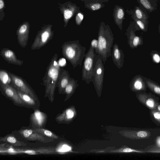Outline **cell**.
<instances>
[{
    "label": "cell",
    "instance_id": "9c48e42d",
    "mask_svg": "<svg viewBox=\"0 0 160 160\" xmlns=\"http://www.w3.org/2000/svg\"><path fill=\"white\" fill-rule=\"evenodd\" d=\"M18 132L23 138L29 141H39L44 143L54 141V139L43 136L30 127H23Z\"/></svg>",
    "mask_w": 160,
    "mask_h": 160
},
{
    "label": "cell",
    "instance_id": "4dcf8cb0",
    "mask_svg": "<svg viewBox=\"0 0 160 160\" xmlns=\"http://www.w3.org/2000/svg\"><path fill=\"white\" fill-rule=\"evenodd\" d=\"M84 17L83 13L79 10L75 15V22L77 25L79 26L81 25Z\"/></svg>",
    "mask_w": 160,
    "mask_h": 160
},
{
    "label": "cell",
    "instance_id": "3957f363",
    "mask_svg": "<svg viewBox=\"0 0 160 160\" xmlns=\"http://www.w3.org/2000/svg\"><path fill=\"white\" fill-rule=\"evenodd\" d=\"M63 56L69 61L73 68L81 67L84 57L85 47L82 46L78 40L65 42L62 46Z\"/></svg>",
    "mask_w": 160,
    "mask_h": 160
},
{
    "label": "cell",
    "instance_id": "4fadbf2b",
    "mask_svg": "<svg viewBox=\"0 0 160 160\" xmlns=\"http://www.w3.org/2000/svg\"><path fill=\"white\" fill-rule=\"evenodd\" d=\"M48 119L47 114L38 109H34L30 117L31 128H44Z\"/></svg>",
    "mask_w": 160,
    "mask_h": 160
},
{
    "label": "cell",
    "instance_id": "277c9868",
    "mask_svg": "<svg viewBox=\"0 0 160 160\" xmlns=\"http://www.w3.org/2000/svg\"><path fill=\"white\" fill-rule=\"evenodd\" d=\"M96 59L95 50L90 46L88 51L85 54L82 69V80L87 84L92 82Z\"/></svg>",
    "mask_w": 160,
    "mask_h": 160
},
{
    "label": "cell",
    "instance_id": "f546056e",
    "mask_svg": "<svg viewBox=\"0 0 160 160\" xmlns=\"http://www.w3.org/2000/svg\"><path fill=\"white\" fill-rule=\"evenodd\" d=\"M111 152H135L138 153H141L144 152L137 150L133 149L130 148H122L120 149L111 151Z\"/></svg>",
    "mask_w": 160,
    "mask_h": 160
},
{
    "label": "cell",
    "instance_id": "52a82bcc",
    "mask_svg": "<svg viewBox=\"0 0 160 160\" xmlns=\"http://www.w3.org/2000/svg\"><path fill=\"white\" fill-rule=\"evenodd\" d=\"M104 73V67L102 57L100 55L96 54V61L92 82L99 94L102 91Z\"/></svg>",
    "mask_w": 160,
    "mask_h": 160
},
{
    "label": "cell",
    "instance_id": "d6986e66",
    "mask_svg": "<svg viewBox=\"0 0 160 160\" xmlns=\"http://www.w3.org/2000/svg\"><path fill=\"white\" fill-rule=\"evenodd\" d=\"M17 90V93L23 102L28 108L33 109H38L40 106V102H38L29 95Z\"/></svg>",
    "mask_w": 160,
    "mask_h": 160
},
{
    "label": "cell",
    "instance_id": "cb8c5ba5",
    "mask_svg": "<svg viewBox=\"0 0 160 160\" xmlns=\"http://www.w3.org/2000/svg\"><path fill=\"white\" fill-rule=\"evenodd\" d=\"M145 86L142 78L138 76L135 77L131 80L130 84L131 89L134 91L145 90Z\"/></svg>",
    "mask_w": 160,
    "mask_h": 160
},
{
    "label": "cell",
    "instance_id": "7bdbcfd3",
    "mask_svg": "<svg viewBox=\"0 0 160 160\" xmlns=\"http://www.w3.org/2000/svg\"><path fill=\"white\" fill-rule=\"evenodd\" d=\"M159 32H160V27L159 28Z\"/></svg>",
    "mask_w": 160,
    "mask_h": 160
},
{
    "label": "cell",
    "instance_id": "1f68e13d",
    "mask_svg": "<svg viewBox=\"0 0 160 160\" xmlns=\"http://www.w3.org/2000/svg\"><path fill=\"white\" fill-rule=\"evenodd\" d=\"M5 4L4 0H0V21L3 20L5 16L4 10L5 8Z\"/></svg>",
    "mask_w": 160,
    "mask_h": 160
},
{
    "label": "cell",
    "instance_id": "7402d4cb",
    "mask_svg": "<svg viewBox=\"0 0 160 160\" xmlns=\"http://www.w3.org/2000/svg\"><path fill=\"white\" fill-rule=\"evenodd\" d=\"M0 141L6 142L16 147H25L27 144L18 140L13 134H8L0 137Z\"/></svg>",
    "mask_w": 160,
    "mask_h": 160
},
{
    "label": "cell",
    "instance_id": "e0dca14e",
    "mask_svg": "<svg viewBox=\"0 0 160 160\" xmlns=\"http://www.w3.org/2000/svg\"><path fill=\"white\" fill-rule=\"evenodd\" d=\"M137 97L139 101L151 110L156 109L159 104L157 101L151 96L145 93H138Z\"/></svg>",
    "mask_w": 160,
    "mask_h": 160
},
{
    "label": "cell",
    "instance_id": "4316f807",
    "mask_svg": "<svg viewBox=\"0 0 160 160\" xmlns=\"http://www.w3.org/2000/svg\"><path fill=\"white\" fill-rule=\"evenodd\" d=\"M31 128V127H30ZM39 133L54 139H58L59 136L51 131L45 129L44 128H31Z\"/></svg>",
    "mask_w": 160,
    "mask_h": 160
},
{
    "label": "cell",
    "instance_id": "d590c367",
    "mask_svg": "<svg viewBox=\"0 0 160 160\" xmlns=\"http://www.w3.org/2000/svg\"><path fill=\"white\" fill-rule=\"evenodd\" d=\"M90 46L93 48L96 52L98 50V39H93L91 42Z\"/></svg>",
    "mask_w": 160,
    "mask_h": 160
},
{
    "label": "cell",
    "instance_id": "ab89813d",
    "mask_svg": "<svg viewBox=\"0 0 160 160\" xmlns=\"http://www.w3.org/2000/svg\"><path fill=\"white\" fill-rule=\"evenodd\" d=\"M137 23L139 26L140 28L142 30L145 29V26L143 23L139 20H137L136 21Z\"/></svg>",
    "mask_w": 160,
    "mask_h": 160
},
{
    "label": "cell",
    "instance_id": "30bf717a",
    "mask_svg": "<svg viewBox=\"0 0 160 160\" xmlns=\"http://www.w3.org/2000/svg\"><path fill=\"white\" fill-rule=\"evenodd\" d=\"M61 13L63 15L64 26L65 28L70 20L80 10V8L74 3L70 1L63 3H58Z\"/></svg>",
    "mask_w": 160,
    "mask_h": 160
},
{
    "label": "cell",
    "instance_id": "9a60e30c",
    "mask_svg": "<svg viewBox=\"0 0 160 160\" xmlns=\"http://www.w3.org/2000/svg\"><path fill=\"white\" fill-rule=\"evenodd\" d=\"M71 78L68 72L63 68H61L57 85L59 94H64L65 89Z\"/></svg>",
    "mask_w": 160,
    "mask_h": 160
},
{
    "label": "cell",
    "instance_id": "5bb4252c",
    "mask_svg": "<svg viewBox=\"0 0 160 160\" xmlns=\"http://www.w3.org/2000/svg\"><path fill=\"white\" fill-rule=\"evenodd\" d=\"M0 55L4 60L9 63L20 66L23 63V61L18 59L15 52L9 48H2L0 51Z\"/></svg>",
    "mask_w": 160,
    "mask_h": 160
},
{
    "label": "cell",
    "instance_id": "6da1fadb",
    "mask_svg": "<svg viewBox=\"0 0 160 160\" xmlns=\"http://www.w3.org/2000/svg\"><path fill=\"white\" fill-rule=\"evenodd\" d=\"M58 54L55 53L42 78L43 85L45 88L44 97L48 98L51 102L54 101L55 90L61 71V68L58 63Z\"/></svg>",
    "mask_w": 160,
    "mask_h": 160
},
{
    "label": "cell",
    "instance_id": "f1b7e54d",
    "mask_svg": "<svg viewBox=\"0 0 160 160\" xmlns=\"http://www.w3.org/2000/svg\"><path fill=\"white\" fill-rule=\"evenodd\" d=\"M144 80L149 89L160 96V86L151 80L145 79Z\"/></svg>",
    "mask_w": 160,
    "mask_h": 160
},
{
    "label": "cell",
    "instance_id": "f35d334b",
    "mask_svg": "<svg viewBox=\"0 0 160 160\" xmlns=\"http://www.w3.org/2000/svg\"><path fill=\"white\" fill-rule=\"evenodd\" d=\"M58 63L60 67H64L65 66L66 62L65 59L64 58H61L58 60Z\"/></svg>",
    "mask_w": 160,
    "mask_h": 160
},
{
    "label": "cell",
    "instance_id": "7c38bea8",
    "mask_svg": "<svg viewBox=\"0 0 160 160\" xmlns=\"http://www.w3.org/2000/svg\"><path fill=\"white\" fill-rule=\"evenodd\" d=\"M55 149L52 148H41L30 149H13L6 150V153L11 154L24 153L29 155L56 154Z\"/></svg>",
    "mask_w": 160,
    "mask_h": 160
},
{
    "label": "cell",
    "instance_id": "d6a6232c",
    "mask_svg": "<svg viewBox=\"0 0 160 160\" xmlns=\"http://www.w3.org/2000/svg\"><path fill=\"white\" fill-rule=\"evenodd\" d=\"M150 112L153 118L160 123V112L155 109L151 110Z\"/></svg>",
    "mask_w": 160,
    "mask_h": 160
},
{
    "label": "cell",
    "instance_id": "484cf974",
    "mask_svg": "<svg viewBox=\"0 0 160 160\" xmlns=\"http://www.w3.org/2000/svg\"><path fill=\"white\" fill-rule=\"evenodd\" d=\"M127 35L128 38V42L131 48H135L140 44V38L135 35L132 30L127 32Z\"/></svg>",
    "mask_w": 160,
    "mask_h": 160
},
{
    "label": "cell",
    "instance_id": "83f0119b",
    "mask_svg": "<svg viewBox=\"0 0 160 160\" xmlns=\"http://www.w3.org/2000/svg\"><path fill=\"white\" fill-rule=\"evenodd\" d=\"M0 82L5 84L11 85L12 80L8 71L1 69L0 70Z\"/></svg>",
    "mask_w": 160,
    "mask_h": 160
},
{
    "label": "cell",
    "instance_id": "603a6c76",
    "mask_svg": "<svg viewBox=\"0 0 160 160\" xmlns=\"http://www.w3.org/2000/svg\"><path fill=\"white\" fill-rule=\"evenodd\" d=\"M84 7L92 11L99 10L105 6L103 0H86L84 2Z\"/></svg>",
    "mask_w": 160,
    "mask_h": 160
},
{
    "label": "cell",
    "instance_id": "836d02e7",
    "mask_svg": "<svg viewBox=\"0 0 160 160\" xmlns=\"http://www.w3.org/2000/svg\"><path fill=\"white\" fill-rule=\"evenodd\" d=\"M135 14L137 18L138 19L143 20L147 19V18L145 15L140 9L138 8L136 9Z\"/></svg>",
    "mask_w": 160,
    "mask_h": 160
},
{
    "label": "cell",
    "instance_id": "44dd1931",
    "mask_svg": "<svg viewBox=\"0 0 160 160\" xmlns=\"http://www.w3.org/2000/svg\"><path fill=\"white\" fill-rule=\"evenodd\" d=\"M74 116V112L72 109L68 108L62 113L57 115L55 118L56 121L59 124L66 123L70 121Z\"/></svg>",
    "mask_w": 160,
    "mask_h": 160
},
{
    "label": "cell",
    "instance_id": "e575fe53",
    "mask_svg": "<svg viewBox=\"0 0 160 160\" xmlns=\"http://www.w3.org/2000/svg\"><path fill=\"white\" fill-rule=\"evenodd\" d=\"M139 1L145 8L149 10H152L153 7L148 0H139Z\"/></svg>",
    "mask_w": 160,
    "mask_h": 160
},
{
    "label": "cell",
    "instance_id": "7a4b0ae2",
    "mask_svg": "<svg viewBox=\"0 0 160 160\" xmlns=\"http://www.w3.org/2000/svg\"><path fill=\"white\" fill-rule=\"evenodd\" d=\"M98 40V49L95 53L101 56L103 63L105 64L107 58L111 56L114 38L109 25L103 21L99 26Z\"/></svg>",
    "mask_w": 160,
    "mask_h": 160
},
{
    "label": "cell",
    "instance_id": "ffe728a7",
    "mask_svg": "<svg viewBox=\"0 0 160 160\" xmlns=\"http://www.w3.org/2000/svg\"><path fill=\"white\" fill-rule=\"evenodd\" d=\"M124 15L123 8L119 5H116L113 9V15L115 24L121 30H122V23Z\"/></svg>",
    "mask_w": 160,
    "mask_h": 160
},
{
    "label": "cell",
    "instance_id": "ac0fdd59",
    "mask_svg": "<svg viewBox=\"0 0 160 160\" xmlns=\"http://www.w3.org/2000/svg\"><path fill=\"white\" fill-rule=\"evenodd\" d=\"M125 135L128 138L138 140L148 138L151 136V133L146 130L128 131L125 132Z\"/></svg>",
    "mask_w": 160,
    "mask_h": 160
},
{
    "label": "cell",
    "instance_id": "8992f818",
    "mask_svg": "<svg viewBox=\"0 0 160 160\" xmlns=\"http://www.w3.org/2000/svg\"><path fill=\"white\" fill-rule=\"evenodd\" d=\"M11 80V85L16 90L27 94L36 100L40 102L33 88L22 78L8 71Z\"/></svg>",
    "mask_w": 160,
    "mask_h": 160
},
{
    "label": "cell",
    "instance_id": "d4e9b609",
    "mask_svg": "<svg viewBox=\"0 0 160 160\" xmlns=\"http://www.w3.org/2000/svg\"><path fill=\"white\" fill-rule=\"evenodd\" d=\"M78 80L71 78L69 83L66 87L64 94H66L65 101L67 100L73 94L78 85L77 83Z\"/></svg>",
    "mask_w": 160,
    "mask_h": 160
},
{
    "label": "cell",
    "instance_id": "2e32d148",
    "mask_svg": "<svg viewBox=\"0 0 160 160\" xmlns=\"http://www.w3.org/2000/svg\"><path fill=\"white\" fill-rule=\"evenodd\" d=\"M111 56L114 64L118 68L121 69L123 66L124 54L117 44L113 46Z\"/></svg>",
    "mask_w": 160,
    "mask_h": 160
},
{
    "label": "cell",
    "instance_id": "b9f144b4",
    "mask_svg": "<svg viewBox=\"0 0 160 160\" xmlns=\"http://www.w3.org/2000/svg\"><path fill=\"white\" fill-rule=\"evenodd\" d=\"M80 0L81 1L84 2V1H85L86 0ZM103 0L105 2H108V1H109V0Z\"/></svg>",
    "mask_w": 160,
    "mask_h": 160
},
{
    "label": "cell",
    "instance_id": "8d00e7d4",
    "mask_svg": "<svg viewBox=\"0 0 160 160\" xmlns=\"http://www.w3.org/2000/svg\"><path fill=\"white\" fill-rule=\"evenodd\" d=\"M155 146L152 148L160 149V136L157 137L155 140Z\"/></svg>",
    "mask_w": 160,
    "mask_h": 160
},
{
    "label": "cell",
    "instance_id": "8fae6325",
    "mask_svg": "<svg viewBox=\"0 0 160 160\" xmlns=\"http://www.w3.org/2000/svg\"><path fill=\"white\" fill-rule=\"evenodd\" d=\"M30 30V24L29 22L25 21L19 25L16 30L18 42L22 48H25L27 45Z\"/></svg>",
    "mask_w": 160,
    "mask_h": 160
},
{
    "label": "cell",
    "instance_id": "60d3db41",
    "mask_svg": "<svg viewBox=\"0 0 160 160\" xmlns=\"http://www.w3.org/2000/svg\"><path fill=\"white\" fill-rule=\"evenodd\" d=\"M156 109L160 112V104H158L157 107Z\"/></svg>",
    "mask_w": 160,
    "mask_h": 160
},
{
    "label": "cell",
    "instance_id": "74e56055",
    "mask_svg": "<svg viewBox=\"0 0 160 160\" xmlns=\"http://www.w3.org/2000/svg\"><path fill=\"white\" fill-rule=\"evenodd\" d=\"M152 58L156 63H159L160 62V56L157 53H154L153 55Z\"/></svg>",
    "mask_w": 160,
    "mask_h": 160
},
{
    "label": "cell",
    "instance_id": "ba28073f",
    "mask_svg": "<svg viewBox=\"0 0 160 160\" xmlns=\"http://www.w3.org/2000/svg\"><path fill=\"white\" fill-rule=\"evenodd\" d=\"M0 91L2 94L11 101L14 105L28 108L19 96L16 90L11 85L0 81Z\"/></svg>",
    "mask_w": 160,
    "mask_h": 160
},
{
    "label": "cell",
    "instance_id": "5b68a950",
    "mask_svg": "<svg viewBox=\"0 0 160 160\" xmlns=\"http://www.w3.org/2000/svg\"><path fill=\"white\" fill-rule=\"evenodd\" d=\"M52 26V24H48L41 27L32 45V50L40 49L52 39L54 34Z\"/></svg>",
    "mask_w": 160,
    "mask_h": 160
}]
</instances>
